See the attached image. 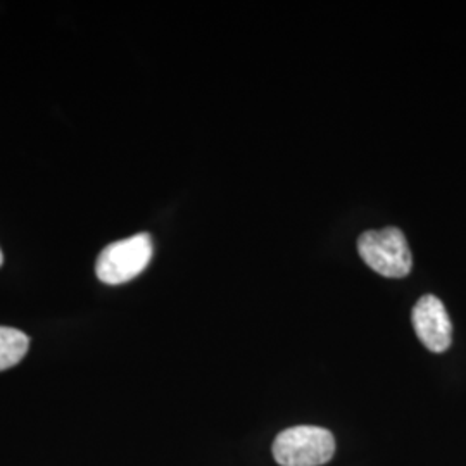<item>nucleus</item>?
I'll use <instances>...</instances> for the list:
<instances>
[{"instance_id": "nucleus-3", "label": "nucleus", "mask_w": 466, "mask_h": 466, "mask_svg": "<svg viewBox=\"0 0 466 466\" xmlns=\"http://www.w3.org/2000/svg\"><path fill=\"white\" fill-rule=\"evenodd\" d=\"M152 250L154 246L149 233H138L109 244L100 252L96 263L100 282L119 285L134 280L149 265Z\"/></svg>"}, {"instance_id": "nucleus-1", "label": "nucleus", "mask_w": 466, "mask_h": 466, "mask_svg": "<svg viewBox=\"0 0 466 466\" xmlns=\"http://www.w3.org/2000/svg\"><path fill=\"white\" fill-rule=\"evenodd\" d=\"M335 454L333 433L321 427L300 425L277 435L273 458L282 466H319Z\"/></svg>"}, {"instance_id": "nucleus-4", "label": "nucleus", "mask_w": 466, "mask_h": 466, "mask_svg": "<svg viewBox=\"0 0 466 466\" xmlns=\"http://www.w3.org/2000/svg\"><path fill=\"white\" fill-rule=\"evenodd\" d=\"M413 329L421 344L432 352L450 350L452 325L446 306L435 296H423L413 308Z\"/></svg>"}, {"instance_id": "nucleus-2", "label": "nucleus", "mask_w": 466, "mask_h": 466, "mask_svg": "<svg viewBox=\"0 0 466 466\" xmlns=\"http://www.w3.org/2000/svg\"><path fill=\"white\" fill-rule=\"evenodd\" d=\"M358 250L368 267L389 279H402L413 267L406 237L396 227L363 233L358 238Z\"/></svg>"}, {"instance_id": "nucleus-5", "label": "nucleus", "mask_w": 466, "mask_h": 466, "mask_svg": "<svg viewBox=\"0 0 466 466\" xmlns=\"http://www.w3.org/2000/svg\"><path fill=\"white\" fill-rule=\"evenodd\" d=\"M28 348L30 337L26 333L11 327H0V371L16 367L26 356Z\"/></svg>"}, {"instance_id": "nucleus-6", "label": "nucleus", "mask_w": 466, "mask_h": 466, "mask_svg": "<svg viewBox=\"0 0 466 466\" xmlns=\"http://www.w3.org/2000/svg\"><path fill=\"white\" fill-rule=\"evenodd\" d=\"M2 263H4V254H2V250H0V267H2Z\"/></svg>"}]
</instances>
